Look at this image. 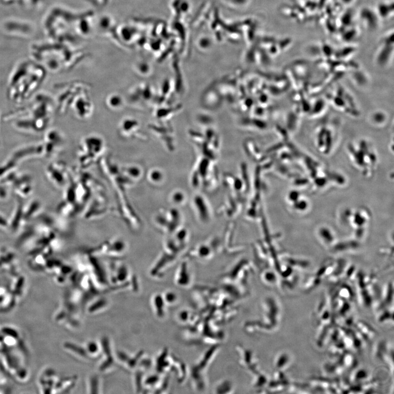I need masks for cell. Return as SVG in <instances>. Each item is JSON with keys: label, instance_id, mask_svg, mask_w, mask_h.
I'll use <instances>...</instances> for the list:
<instances>
[{"label": "cell", "instance_id": "obj_1", "mask_svg": "<svg viewBox=\"0 0 394 394\" xmlns=\"http://www.w3.org/2000/svg\"><path fill=\"white\" fill-rule=\"evenodd\" d=\"M176 296L173 293H168L166 295V299L169 303H172L176 300Z\"/></svg>", "mask_w": 394, "mask_h": 394}, {"label": "cell", "instance_id": "obj_2", "mask_svg": "<svg viewBox=\"0 0 394 394\" xmlns=\"http://www.w3.org/2000/svg\"><path fill=\"white\" fill-rule=\"evenodd\" d=\"M96 346V345L94 344V343H91V344L89 345L88 347L89 351L91 352H95L97 351L98 349H97V347Z\"/></svg>", "mask_w": 394, "mask_h": 394}]
</instances>
